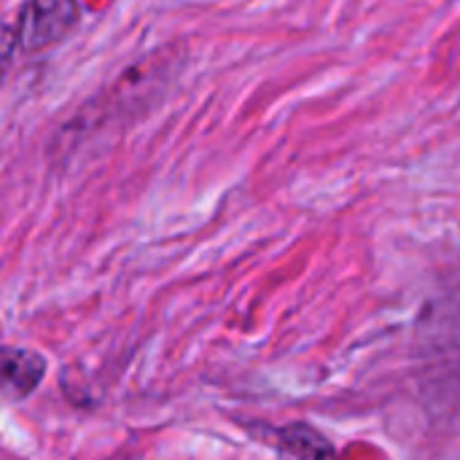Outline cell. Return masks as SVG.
<instances>
[{"label": "cell", "mask_w": 460, "mask_h": 460, "mask_svg": "<svg viewBox=\"0 0 460 460\" xmlns=\"http://www.w3.org/2000/svg\"><path fill=\"white\" fill-rule=\"evenodd\" d=\"M43 358L32 350H5V394L27 396L43 377Z\"/></svg>", "instance_id": "2"}, {"label": "cell", "mask_w": 460, "mask_h": 460, "mask_svg": "<svg viewBox=\"0 0 460 460\" xmlns=\"http://www.w3.org/2000/svg\"><path fill=\"white\" fill-rule=\"evenodd\" d=\"M280 445L294 460H332V447L307 426H294L280 434Z\"/></svg>", "instance_id": "3"}, {"label": "cell", "mask_w": 460, "mask_h": 460, "mask_svg": "<svg viewBox=\"0 0 460 460\" xmlns=\"http://www.w3.org/2000/svg\"><path fill=\"white\" fill-rule=\"evenodd\" d=\"M78 19L75 0H27L19 13L16 43L22 51H40L65 38Z\"/></svg>", "instance_id": "1"}]
</instances>
